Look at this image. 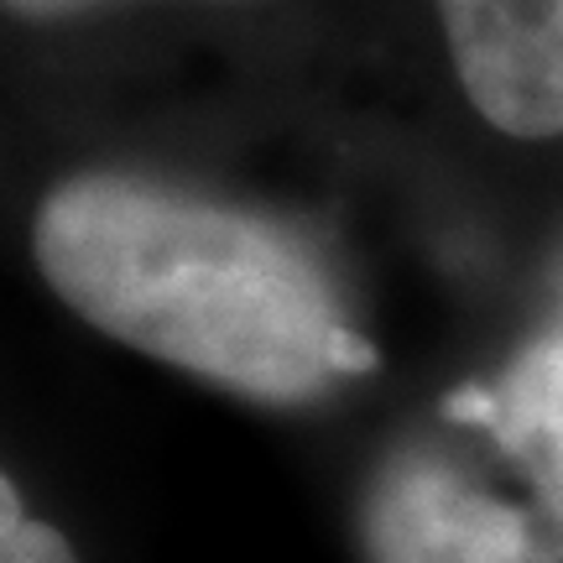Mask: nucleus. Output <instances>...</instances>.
<instances>
[{
  "label": "nucleus",
  "mask_w": 563,
  "mask_h": 563,
  "mask_svg": "<svg viewBox=\"0 0 563 563\" xmlns=\"http://www.w3.org/2000/svg\"><path fill=\"white\" fill-rule=\"evenodd\" d=\"M464 100L501 136H563V0H433Z\"/></svg>",
  "instance_id": "nucleus-3"
},
{
  "label": "nucleus",
  "mask_w": 563,
  "mask_h": 563,
  "mask_svg": "<svg viewBox=\"0 0 563 563\" xmlns=\"http://www.w3.org/2000/svg\"><path fill=\"white\" fill-rule=\"evenodd\" d=\"M0 563H79L74 543L16 501V485H0Z\"/></svg>",
  "instance_id": "nucleus-4"
},
{
  "label": "nucleus",
  "mask_w": 563,
  "mask_h": 563,
  "mask_svg": "<svg viewBox=\"0 0 563 563\" xmlns=\"http://www.w3.org/2000/svg\"><path fill=\"white\" fill-rule=\"evenodd\" d=\"M0 5L16 21H63L79 16V11H95V5H110V0H0Z\"/></svg>",
  "instance_id": "nucleus-5"
},
{
  "label": "nucleus",
  "mask_w": 563,
  "mask_h": 563,
  "mask_svg": "<svg viewBox=\"0 0 563 563\" xmlns=\"http://www.w3.org/2000/svg\"><path fill=\"white\" fill-rule=\"evenodd\" d=\"M32 262L89 329L245 402L302 407L376 365L287 224L183 183H53L32 214Z\"/></svg>",
  "instance_id": "nucleus-1"
},
{
  "label": "nucleus",
  "mask_w": 563,
  "mask_h": 563,
  "mask_svg": "<svg viewBox=\"0 0 563 563\" xmlns=\"http://www.w3.org/2000/svg\"><path fill=\"white\" fill-rule=\"evenodd\" d=\"M361 563H563V329L449 391L355 496Z\"/></svg>",
  "instance_id": "nucleus-2"
}]
</instances>
